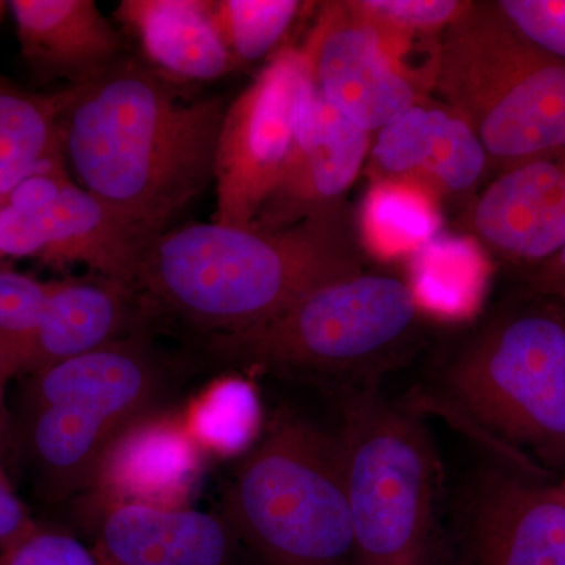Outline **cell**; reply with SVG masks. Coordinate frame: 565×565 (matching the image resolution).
Returning <instances> with one entry per match:
<instances>
[{
  "instance_id": "d6986e66",
  "label": "cell",
  "mask_w": 565,
  "mask_h": 565,
  "mask_svg": "<svg viewBox=\"0 0 565 565\" xmlns=\"http://www.w3.org/2000/svg\"><path fill=\"white\" fill-rule=\"evenodd\" d=\"M98 553L111 565H232L225 515L125 504L96 516Z\"/></svg>"
},
{
  "instance_id": "4fadbf2b",
  "label": "cell",
  "mask_w": 565,
  "mask_h": 565,
  "mask_svg": "<svg viewBox=\"0 0 565 565\" xmlns=\"http://www.w3.org/2000/svg\"><path fill=\"white\" fill-rule=\"evenodd\" d=\"M371 184L404 181L433 193L438 202H463L478 193L492 169L467 121L445 103L415 104L377 131L367 156Z\"/></svg>"
},
{
  "instance_id": "8992f818",
  "label": "cell",
  "mask_w": 565,
  "mask_h": 565,
  "mask_svg": "<svg viewBox=\"0 0 565 565\" xmlns=\"http://www.w3.org/2000/svg\"><path fill=\"white\" fill-rule=\"evenodd\" d=\"M223 515L266 565H352L340 433L282 416L245 451Z\"/></svg>"
},
{
  "instance_id": "52a82bcc",
  "label": "cell",
  "mask_w": 565,
  "mask_h": 565,
  "mask_svg": "<svg viewBox=\"0 0 565 565\" xmlns=\"http://www.w3.org/2000/svg\"><path fill=\"white\" fill-rule=\"evenodd\" d=\"M434 88L494 173L565 148V62L520 35L494 2H470L441 33Z\"/></svg>"
},
{
  "instance_id": "6da1fadb",
  "label": "cell",
  "mask_w": 565,
  "mask_h": 565,
  "mask_svg": "<svg viewBox=\"0 0 565 565\" xmlns=\"http://www.w3.org/2000/svg\"><path fill=\"white\" fill-rule=\"evenodd\" d=\"M178 85L125 54L52 95L65 162L145 248L214 182L230 103L193 99Z\"/></svg>"
},
{
  "instance_id": "7a4b0ae2",
  "label": "cell",
  "mask_w": 565,
  "mask_h": 565,
  "mask_svg": "<svg viewBox=\"0 0 565 565\" xmlns=\"http://www.w3.org/2000/svg\"><path fill=\"white\" fill-rule=\"evenodd\" d=\"M363 250L345 203L280 230L189 223L148 244L134 288L158 318L210 334L241 332L364 273Z\"/></svg>"
},
{
  "instance_id": "5b68a950",
  "label": "cell",
  "mask_w": 565,
  "mask_h": 565,
  "mask_svg": "<svg viewBox=\"0 0 565 565\" xmlns=\"http://www.w3.org/2000/svg\"><path fill=\"white\" fill-rule=\"evenodd\" d=\"M341 411L352 565H441L440 465L426 427L375 384L348 386Z\"/></svg>"
},
{
  "instance_id": "83f0119b",
  "label": "cell",
  "mask_w": 565,
  "mask_h": 565,
  "mask_svg": "<svg viewBox=\"0 0 565 565\" xmlns=\"http://www.w3.org/2000/svg\"><path fill=\"white\" fill-rule=\"evenodd\" d=\"M527 41L565 62V0H493Z\"/></svg>"
},
{
  "instance_id": "836d02e7",
  "label": "cell",
  "mask_w": 565,
  "mask_h": 565,
  "mask_svg": "<svg viewBox=\"0 0 565 565\" xmlns=\"http://www.w3.org/2000/svg\"><path fill=\"white\" fill-rule=\"evenodd\" d=\"M7 9H9V2H2V0H0V18L3 17Z\"/></svg>"
},
{
  "instance_id": "603a6c76",
  "label": "cell",
  "mask_w": 565,
  "mask_h": 565,
  "mask_svg": "<svg viewBox=\"0 0 565 565\" xmlns=\"http://www.w3.org/2000/svg\"><path fill=\"white\" fill-rule=\"evenodd\" d=\"M441 203L404 181L371 184L360 215L363 248L384 258L416 253L440 234Z\"/></svg>"
},
{
  "instance_id": "e575fe53",
  "label": "cell",
  "mask_w": 565,
  "mask_h": 565,
  "mask_svg": "<svg viewBox=\"0 0 565 565\" xmlns=\"http://www.w3.org/2000/svg\"><path fill=\"white\" fill-rule=\"evenodd\" d=\"M553 299H556L557 302L561 303V307H563V310H564V316H565V296H561V297H553Z\"/></svg>"
},
{
  "instance_id": "1f68e13d",
  "label": "cell",
  "mask_w": 565,
  "mask_h": 565,
  "mask_svg": "<svg viewBox=\"0 0 565 565\" xmlns=\"http://www.w3.org/2000/svg\"><path fill=\"white\" fill-rule=\"evenodd\" d=\"M9 390L0 386V462L6 465V452L10 449Z\"/></svg>"
},
{
  "instance_id": "d4e9b609",
  "label": "cell",
  "mask_w": 565,
  "mask_h": 565,
  "mask_svg": "<svg viewBox=\"0 0 565 565\" xmlns=\"http://www.w3.org/2000/svg\"><path fill=\"white\" fill-rule=\"evenodd\" d=\"M305 3L299 0H212V21L237 68L273 54Z\"/></svg>"
},
{
  "instance_id": "3957f363",
  "label": "cell",
  "mask_w": 565,
  "mask_h": 565,
  "mask_svg": "<svg viewBox=\"0 0 565 565\" xmlns=\"http://www.w3.org/2000/svg\"><path fill=\"white\" fill-rule=\"evenodd\" d=\"M451 415L494 455L565 470V316L527 291L459 349L440 377Z\"/></svg>"
},
{
  "instance_id": "d590c367",
  "label": "cell",
  "mask_w": 565,
  "mask_h": 565,
  "mask_svg": "<svg viewBox=\"0 0 565 565\" xmlns=\"http://www.w3.org/2000/svg\"><path fill=\"white\" fill-rule=\"evenodd\" d=\"M107 565H111V564L107 563Z\"/></svg>"
},
{
  "instance_id": "277c9868",
  "label": "cell",
  "mask_w": 565,
  "mask_h": 565,
  "mask_svg": "<svg viewBox=\"0 0 565 565\" xmlns=\"http://www.w3.org/2000/svg\"><path fill=\"white\" fill-rule=\"evenodd\" d=\"M412 282L364 273L322 286L281 315L241 332L212 334V359L286 377L375 384L404 359L418 329Z\"/></svg>"
},
{
  "instance_id": "7c38bea8",
  "label": "cell",
  "mask_w": 565,
  "mask_h": 565,
  "mask_svg": "<svg viewBox=\"0 0 565 565\" xmlns=\"http://www.w3.org/2000/svg\"><path fill=\"white\" fill-rule=\"evenodd\" d=\"M468 236L523 270L565 247V148L494 173L467 206Z\"/></svg>"
},
{
  "instance_id": "30bf717a",
  "label": "cell",
  "mask_w": 565,
  "mask_h": 565,
  "mask_svg": "<svg viewBox=\"0 0 565 565\" xmlns=\"http://www.w3.org/2000/svg\"><path fill=\"white\" fill-rule=\"evenodd\" d=\"M300 47L316 93L364 131H381L427 98L385 32L349 2L321 3Z\"/></svg>"
},
{
  "instance_id": "9a60e30c",
  "label": "cell",
  "mask_w": 565,
  "mask_h": 565,
  "mask_svg": "<svg viewBox=\"0 0 565 565\" xmlns=\"http://www.w3.org/2000/svg\"><path fill=\"white\" fill-rule=\"evenodd\" d=\"M203 456L184 415L162 407L141 416L117 435L99 465L88 490L93 519L125 504L184 509Z\"/></svg>"
},
{
  "instance_id": "f1b7e54d",
  "label": "cell",
  "mask_w": 565,
  "mask_h": 565,
  "mask_svg": "<svg viewBox=\"0 0 565 565\" xmlns=\"http://www.w3.org/2000/svg\"><path fill=\"white\" fill-rule=\"evenodd\" d=\"M0 565H107L96 552L63 531L36 526L0 553Z\"/></svg>"
},
{
  "instance_id": "cb8c5ba5",
  "label": "cell",
  "mask_w": 565,
  "mask_h": 565,
  "mask_svg": "<svg viewBox=\"0 0 565 565\" xmlns=\"http://www.w3.org/2000/svg\"><path fill=\"white\" fill-rule=\"evenodd\" d=\"M255 394L247 382L225 377L210 386L185 412L184 422L203 455L232 456L253 446L258 427Z\"/></svg>"
},
{
  "instance_id": "5bb4252c",
  "label": "cell",
  "mask_w": 565,
  "mask_h": 565,
  "mask_svg": "<svg viewBox=\"0 0 565 565\" xmlns=\"http://www.w3.org/2000/svg\"><path fill=\"white\" fill-rule=\"evenodd\" d=\"M0 203L31 212L39 226L41 263L54 269L85 264L95 275L134 286L143 245L68 174H36Z\"/></svg>"
},
{
  "instance_id": "ffe728a7",
  "label": "cell",
  "mask_w": 565,
  "mask_h": 565,
  "mask_svg": "<svg viewBox=\"0 0 565 565\" xmlns=\"http://www.w3.org/2000/svg\"><path fill=\"white\" fill-rule=\"evenodd\" d=\"M22 57L44 79L88 81L125 55L93 0H11Z\"/></svg>"
},
{
  "instance_id": "ac0fdd59",
  "label": "cell",
  "mask_w": 565,
  "mask_h": 565,
  "mask_svg": "<svg viewBox=\"0 0 565 565\" xmlns=\"http://www.w3.org/2000/svg\"><path fill=\"white\" fill-rule=\"evenodd\" d=\"M126 427L102 415L50 405L10 415V449L46 503L88 492L111 441Z\"/></svg>"
},
{
  "instance_id": "7402d4cb",
  "label": "cell",
  "mask_w": 565,
  "mask_h": 565,
  "mask_svg": "<svg viewBox=\"0 0 565 565\" xmlns=\"http://www.w3.org/2000/svg\"><path fill=\"white\" fill-rule=\"evenodd\" d=\"M63 172L54 98L22 90L0 76V200L35 174Z\"/></svg>"
},
{
  "instance_id": "d6a6232c",
  "label": "cell",
  "mask_w": 565,
  "mask_h": 565,
  "mask_svg": "<svg viewBox=\"0 0 565 565\" xmlns=\"http://www.w3.org/2000/svg\"><path fill=\"white\" fill-rule=\"evenodd\" d=\"M557 487H559V492L563 494L565 501V470L559 475V478H557Z\"/></svg>"
},
{
  "instance_id": "f546056e",
  "label": "cell",
  "mask_w": 565,
  "mask_h": 565,
  "mask_svg": "<svg viewBox=\"0 0 565 565\" xmlns=\"http://www.w3.org/2000/svg\"><path fill=\"white\" fill-rule=\"evenodd\" d=\"M39 526L28 505L11 486L6 465L0 462V553Z\"/></svg>"
},
{
  "instance_id": "ba28073f",
  "label": "cell",
  "mask_w": 565,
  "mask_h": 565,
  "mask_svg": "<svg viewBox=\"0 0 565 565\" xmlns=\"http://www.w3.org/2000/svg\"><path fill=\"white\" fill-rule=\"evenodd\" d=\"M559 476L494 455L457 497L441 565H565Z\"/></svg>"
},
{
  "instance_id": "484cf974",
  "label": "cell",
  "mask_w": 565,
  "mask_h": 565,
  "mask_svg": "<svg viewBox=\"0 0 565 565\" xmlns=\"http://www.w3.org/2000/svg\"><path fill=\"white\" fill-rule=\"evenodd\" d=\"M50 288L0 263V386L9 392L28 366Z\"/></svg>"
},
{
  "instance_id": "2e32d148",
  "label": "cell",
  "mask_w": 565,
  "mask_h": 565,
  "mask_svg": "<svg viewBox=\"0 0 565 565\" xmlns=\"http://www.w3.org/2000/svg\"><path fill=\"white\" fill-rule=\"evenodd\" d=\"M370 151L371 132L323 102L313 88L300 114L288 169L253 225L286 228L340 206Z\"/></svg>"
},
{
  "instance_id": "8d00e7d4",
  "label": "cell",
  "mask_w": 565,
  "mask_h": 565,
  "mask_svg": "<svg viewBox=\"0 0 565 565\" xmlns=\"http://www.w3.org/2000/svg\"><path fill=\"white\" fill-rule=\"evenodd\" d=\"M0 258H2V256H0Z\"/></svg>"
},
{
  "instance_id": "4316f807",
  "label": "cell",
  "mask_w": 565,
  "mask_h": 565,
  "mask_svg": "<svg viewBox=\"0 0 565 565\" xmlns=\"http://www.w3.org/2000/svg\"><path fill=\"white\" fill-rule=\"evenodd\" d=\"M356 13L388 31L441 36L470 7L462 0H349Z\"/></svg>"
},
{
  "instance_id": "44dd1931",
  "label": "cell",
  "mask_w": 565,
  "mask_h": 565,
  "mask_svg": "<svg viewBox=\"0 0 565 565\" xmlns=\"http://www.w3.org/2000/svg\"><path fill=\"white\" fill-rule=\"evenodd\" d=\"M212 0H122L118 21L139 41L145 61L181 82L214 81L237 68L223 46Z\"/></svg>"
},
{
  "instance_id": "8fae6325",
  "label": "cell",
  "mask_w": 565,
  "mask_h": 565,
  "mask_svg": "<svg viewBox=\"0 0 565 565\" xmlns=\"http://www.w3.org/2000/svg\"><path fill=\"white\" fill-rule=\"evenodd\" d=\"M150 329L140 330L54 364L20 381L10 415L50 405H73L128 427L163 405L166 362L151 343Z\"/></svg>"
},
{
  "instance_id": "9c48e42d",
  "label": "cell",
  "mask_w": 565,
  "mask_h": 565,
  "mask_svg": "<svg viewBox=\"0 0 565 565\" xmlns=\"http://www.w3.org/2000/svg\"><path fill=\"white\" fill-rule=\"evenodd\" d=\"M311 90L302 47L286 46L228 104L215 152V223L253 226L288 169Z\"/></svg>"
},
{
  "instance_id": "e0dca14e",
  "label": "cell",
  "mask_w": 565,
  "mask_h": 565,
  "mask_svg": "<svg viewBox=\"0 0 565 565\" xmlns=\"http://www.w3.org/2000/svg\"><path fill=\"white\" fill-rule=\"evenodd\" d=\"M50 282L43 319L21 377L150 329L158 319L143 296L125 282L95 274Z\"/></svg>"
},
{
  "instance_id": "4dcf8cb0",
  "label": "cell",
  "mask_w": 565,
  "mask_h": 565,
  "mask_svg": "<svg viewBox=\"0 0 565 565\" xmlns=\"http://www.w3.org/2000/svg\"><path fill=\"white\" fill-rule=\"evenodd\" d=\"M525 282L530 291L550 297L565 296V247L548 262L526 270Z\"/></svg>"
}]
</instances>
